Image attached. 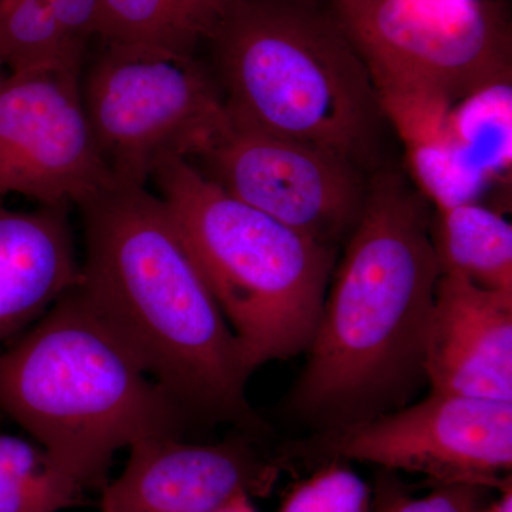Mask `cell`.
Segmentation results:
<instances>
[{
	"label": "cell",
	"mask_w": 512,
	"mask_h": 512,
	"mask_svg": "<svg viewBox=\"0 0 512 512\" xmlns=\"http://www.w3.org/2000/svg\"><path fill=\"white\" fill-rule=\"evenodd\" d=\"M440 276L426 201L402 173L380 168L333 269L286 413L328 433L407 406L427 382Z\"/></svg>",
	"instance_id": "cell-1"
},
{
	"label": "cell",
	"mask_w": 512,
	"mask_h": 512,
	"mask_svg": "<svg viewBox=\"0 0 512 512\" xmlns=\"http://www.w3.org/2000/svg\"><path fill=\"white\" fill-rule=\"evenodd\" d=\"M77 207L86 239L79 286L101 319L190 416L268 436L247 399L254 372L163 200L114 181Z\"/></svg>",
	"instance_id": "cell-2"
},
{
	"label": "cell",
	"mask_w": 512,
	"mask_h": 512,
	"mask_svg": "<svg viewBox=\"0 0 512 512\" xmlns=\"http://www.w3.org/2000/svg\"><path fill=\"white\" fill-rule=\"evenodd\" d=\"M0 410L83 488L104 487L121 448L181 439L190 417L101 319L79 284L0 352Z\"/></svg>",
	"instance_id": "cell-3"
},
{
	"label": "cell",
	"mask_w": 512,
	"mask_h": 512,
	"mask_svg": "<svg viewBox=\"0 0 512 512\" xmlns=\"http://www.w3.org/2000/svg\"><path fill=\"white\" fill-rule=\"evenodd\" d=\"M232 123L380 164L386 116L365 60L316 0H235L210 40Z\"/></svg>",
	"instance_id": "cell-4"
},
{
	"label": "cell",
	"mask_w": 512,
	"mask_h": 512,
	"mask_svg": "<svg viewBox=\"0 0 512 512\" xmlns=\"http://www.w3.org/2000/svg\"><path fill=\"white\" fill-rule=\"evenodd\" d=\"M153 178L252 372L305 353L338 249L237 200L185 158Z\"/></svg>",
	"instance_id": "cell-5"
},
{
	"label": "cell",
	"mask_w": 512,
	"mask_h": 512,
	"mask_svg": "<svg viewBox=\"0 0 512 512\" xmlns=\"http://www.w3.org/2000/svg\"><path fill=\"white\" fill-rule=\"evenodd\" d=\"M397 128L510 86L512 37L487 0H330Z\"/></svg>",
	"instance_id": "cell-6"
},
{
	"label": "cell",
	"mask_w": 512,
	"mask_h": 512,
	"mask_svg": "<svg viewBox=\"0 0 512 512\" xmlns=\"http://www.w3.org/2000/svg\"><path fill=\"white\" fill-rule=\"evenodd\" d=\"M82 100L101 157L117 183L146 185L174 158H198L231 119L195 57L106 45Z\"/></svg>",
	"instance_id": "cell-7"
},
{
	"label": "cell",
	"mask_w": 512,
	"mask_h": 512,
	"mask_svg": "<svg viewBox=\"0 0 512 512\" xmlns=\"http://www.w3.org/2000/svg\"><path fill=\"white\" fill-rule=\"evenodd\" d=\"M318 467L360 461L383 470L423 474L437 485L503 490L512 484V402L431 392L412 406L346 429L315 433L286 450Z\"/></svg>",
	"instance_id": "cell-8"
},
{
	"label": "cell",
	"mask_w": 512,
	"mask_h": 512,
	"mask_svg": "<svg viewBox=\"0 0 512 512\" xmlns=\"http://www.w3.org/2000/svg\"><path fill=\"white\" fill-rule=\"evenodd\" d=\"M198 160L232 197L333 249L348 241L365 205V173L346 158L232 120Z\"/></svg>",
	"instance_id": "cell-9"
},
{
	"label": "cell",
	"mask_w": 512,
	"mask_h": 512,
	"mask_svg": "<svg viewBox=\"0 0 512 512\" xmlns=\"http://www.w3.org/2000/svg\"><path fill=\"white\" fill-rule=\"evenodd\" d=\"M80 73L10 74L0 83V201L79 205L114 183L90 128Z\"/></svg>",
	"instance_id": "cell-10"
},
{
	"label": "cell",
	"mask_w": 512,
	"mask_h": 512,
	"mask_svg": "<svg viewBox=\"0 0 512 512\" xmlns=\"http://www.w3.org/2000/svg\"><path fill=\"white\" fill-rule=\"evenodd\" d=\"M281 470L242 433L217 444L138 441L123 473L104 485L101 512H214L239 491L268 495Z\"/></svg>",
	"instance_id": "cell-11"
},
{
	"label": "cell",
	"mask_w": 512,
	"mask_h": 512,
	"mask_svg": "<svg viewBox=\"0 0 512 512\" xmlns=\"http://www.w3.org/2000/svg\"><path fill=\"white\" fill-rule=\"evenodd\" d=\"M424 370L431 392L512 402V293L441 274Z\"/></svg>",
	"instance_id": "cell-12"
},
{
	"label": "cell",
	"mask_w": 512,
	"mask_h": 512,
	"mask_svg": "<svg viewBox=\"0 0 512 512\" xmlns=\"http://www.w3.org/2000/svg\"><path fill=\"white\" fill-rule=\"evenodd\" d=\"M67 207L12 211L0 204V345L79 284Z\"/></svg>",
	"instance_id": "cell-13"
},
{
	"label": "cell",
	"mask_w": 512,
	"mask_h": 512,
	"mask_svg": "<svg viewBox=\"0 0 512 512\" xmlns=\"http://www.w3.org/2000/svg\"><path fill=\"white\" fill-rule=\"evenodd\" d=\"M235 0H97L96 36L106 45L194 57Z\"/></svg>",
	"instance_id": "cell-14"
},
{
	"label": "cell",
	"mask_w": 512,
	"mask_h": 512,
	"mask_svg": "<svg viewBox=\"0 0 512 512\" xmlns=\"http://www.w3.org/2000/svg\"><path fill=\"white\" fill-rule=\"evenodd\" d=\"M431 238L441 274L512 293V227L503 215L468 200L437 205Z\"/></svg>",
	"instance_id": "cell-15"
},
{
	"label": "cell",
	"mask_w": 512,
	"mask_h": 512,
	"mask_svg": "<svg viewBox=\"0 0 512 512\" xmlns=\"http://www.w3.org/2000/svg\"><path fill=\"white\" fill-rule=\"evenodd\" d=\"M84 46L49 0H0V60L12 73H80Z\"/></svg>",
	"instance_id": "cell-16"
},
{
	"label": "cell",
	"mask_w": 512,
	"mask_h": 512,
	"mask_svg": "<svg viewBox=\"0 0 512 512\" xmlns=\"http://www.w3.org/2000/svg\"><path fill=\"white\" fill-rule=\"evenodd\" d=\"M83 490L39 444L0 434V512H59Z\"/></svg>",
	"instance_id": "cell-17"
},
{
	"label": "cell",
	"mask_w": 512,
	"mask_h": 512,
	"mask_svg": "<svg viewBox=\"0 0 512 512\" xmlns=\"http://www.w3.org/2000/svg\"><path fill=\"white\" fill-rule=\"evenodd\" d=\"M373 493L345 461L320 464L286 495L278 512H370Z\"/></svg>",
	"instance_id": "cell-18"
},
{
	"label": "cell",
	"mask_w": 512,
	"mask_h": 512,
	"mask_svg": "<svg viewBox=\"0 0 512 512\" xmlns=\"http://www.w3.org/2000/svg\"><path fill=\"white\" fill-rule=\"evenodd\" d=\"M487 488L470 484L437 485L424 497H413L394 471L377 476L373 512H477L483 507Z\"/></svg>",
	"instance_id": "cell-19"
},
{
	"label": "cell",
	"mask_w": 512,
	"mask_h": 512,
	"mask_svg": "<svg viewBox=\"0 0 512 512\" xmlns=\"http://www.w3.org/2000/svg\"><path fill=\"white\" fill-rule=\"evenodd\" d=\"M64 29L86 43L96 36L97 0H49Z\"/></svg>",
	"instance_id": "cell-20"
},
{
	"label": "cell",
	"mask_w": 512,
	"mask_h": 512,
	"mask_svg": "<svg viewBox=\"0 0 512 512\" xmlns=\"http://www.w3.org/2000/svg\"><path fill=\"white\" fill-rule=\"evenodd\" d=\"M214 512H256V510L252 504L251 495L247 491H239Z\"/></svg>",
	"instance_id": "cell-21"
},
{
	"label": "cell",
	"mask_w": 512,
	"mask_h": 512,
	"mask_svg": "<svg viewBox=\"0 0 512 512\" xmlns=\"http://www.w3.org/2000/svg\"><path fill=\"white\" fill-rule=\"evenodd\" d=\"M498 493L500 495L494 501L484 504L477 512H512V484Z\"/></svg>",
	"instance_id": "cell-22"
},
{
	"label": "cell",
	"mask_w": 512,
	"mask_h": 512,
	"mask_svg": "<svg viewBox=\"0 0 512 512\" xmlns=\"http://www.w3.org/2000/svg\"><path fill=\"white\" fill-rule=\"evenodd\" d=\"M2 69H3V63H2V60H0V83H2V80L5 79V76H3V73H2Z\"/></svg>",
	"instance_id": "cell-23"
}]
</instances>
